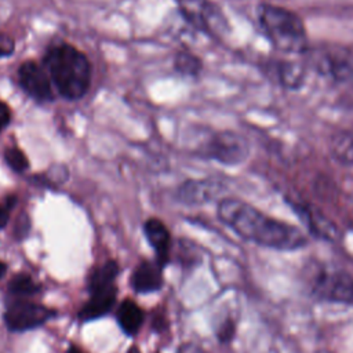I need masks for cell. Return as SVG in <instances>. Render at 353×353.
I'll list each match as a JSON object with an SVG mask.
<instances>
[{
	"label": "cell",
	"instance_id": "cell-9",
	"mask_svg": "<svg viewBox=\"0 0 353 353\" xmlns=\"http://www.w3.org/2000/svg\"><path fill=\"white\" fill-rule=\"evenodd\" d=\"M17 76L22 91L34 102L47 103L54 101V85L44 66L26 61L18 68Z\"/></svg>",
	"mask_w": 353,
	"mask_h": 353
},
{
	"label": "cell",
	"instance_id": "cell-24",
	"mask_svg": "<svg viewBox=\"0 0 353 353\" xmlns=\"http://www.w3.org/2000/svg\"><path fill=\"white\" fill-rule=\"evenodd\" d=\"M11 117H12V113L10 106L4 102H0V134L10 125Z\"/></svg>",
	"mask_w": 353,
	"mask_h": 353
},
{
	"label": "cell",
	"instance_id": "cell-4",
	"mask_svg": "<svg viewBox=\"0 0 353 353\" xmlns=\"http://www.w3.org/2000/svg\"><path fill=\"white\" fill-rule=\"evenodd\" d=\"M309 70L324 80L353 91V48L338 43L310 46L303 55Z\"/></svg>",
	"mask_w": 353,
	"mask_h": 353
},
{
	"label": "cell",
	"instance_id": "cell-3",
	"mask_svg": "<svg viewBox=\"0 0 353 353\" xmlns=\"http://www.w3.org/2000/svg\"><path fill=\"white\" fill-rule=\"evenodd\" d=\"M256 21L265 39L279 52L303 57L309 48V34L303 19L292 10L262 3L256 8Z\"/></svg>",
	"mask_w": 353,
	"mask_h": 353
},
{
	"label": "cell",
	"instance_id": "cell-5",
	"mask_svg": "<svg viewBox=\"0 0 353 353\" xmlns=\"http://www.w3.org/2000/svg\"><path fill=\"white\" fill-rule=\"evenodd\" d=\"M201 156L226 167L241 165L251 154L250 141L233 130L212 132L201 146Z\"/></svg>",
	"mask_w": 353,
	"mask_h": 353
},
{
	"label": "cell",
	"instance_id": "cell-8",
	"mask_svg": "<svg viewBox=\"0 0 353 353\" xmlns=\"http://www.w3.org/2000/svg\"><path fill=\"white\" fill-rule=\"evenodd\" d=\"M263 74L277 84L279 87L288 91L301 90L307 79V66L305 61L294 59H268L263 62Z\"/></svg>",
	"mask_w": 353,
	"mask_h": 353
},
{
	"label": "cell",
	"instance_id": "cell-19",
	"mask_svg": "<svg viewBox=\"0 0 353 353\" xmlns=\"http://www.w3.org/2000/svg\"><path fill=\"white\" fill-rule=\"evenodd\" d=\"M174 68L182 76L197 77L203 70V62L196 54L188 50H179L174 58Z\"/></svg>",
	"mask_w": 353,
	"mask_h": 353
},
{
	"label": "cell",
	"instance_id": "cell-16",
	"mask_svg": "<svg viewBox=\"0 0 353 353\" xmlns=\"http://www.w3.org/2000/svg\"><path fill=\"white\" fill-rule=\"evenodd\" d=\"M330 153L342 165H353V131L338 130L330 137Z\"/></svg>",
	"mask_w": 353,
	"mask_h": 353
},
{
	"label": "cell",
	"instance_id": "cell-6",
	"mask_svg": "<svg viewBox=\"0 0 353 353\" xmlns=\"http://www.w3.org/2000/svg\"><path fill=\"white\" fill-rule=\"evenodd\" d=\"M178 8L189 25L211 37L221 39L230 30L222 8L211 0H178Z\"/></svg>",
	"mask_w": 353,
	"mask_h": 353
},
{
	"label": "cell",
	"instance_id": "cell-10",
	"mask_svg": "<svg viewBox=\"0 0 353 353\" xmlns=\"http://www.w3.org/2000/svg\"><path fill=\"white\" fill-rule=\"evenodd\" d=\"M54 316V312L43 305L17 299L7 306L4 320L11 331H28L44 324Z\"/></svg>",
	"mask_w": 353,
	"mask_h": 353
},
{
	"label": "cell",
	"instance_id": "cell-21",
	"mask_svg": "<svg viewBox=\"0 0 353 353\" xmlns=\"http://www.w3.org/2000/svg\"><path fill=\"white\" fill-rule=\"evenodd\" d=\"M4 161L15 172H23L29 167V161L22 150L18 148H8L4 152Z\"/></svg>",
	"mask_w": 353,
	"mask_h": 353
},
{
	"label": "cell",
	"instance_id": "cell-13",
	"mask_svg": "<svg viewBox=\"0 0 353 353\" xmlns=\"http://www.w3.org/2000/svg\"><path fill=\"white\" fill-rule=\"evenodd\" d=\"M143 232L156 251L157 262L163 266L168 261V251H170V232L167 226L157 218H150L143 225Z\"/></svg>",
	"mask_w": 353,
	"mask_h": 353
},
{
	"label": "cell",
	"instance_id": "cell-20",
	"mask_svg": "<svg viewBox=\"0 0 353 353\" xmlns=\"http://www.w3.org/2000/svg\"><path fill=\"white\" fill-rule=\"evenodd\" d=\"M40 290L39 284L29 274L14 276L8 283V291L17 296H29Z\"/></svg>",
	"mask_w": 353,
	"mask_h": 353
},
{
	"label": "cell",
	"instance_id": "cell-15",
	"mask_svg": "<svg viewBox=\"0 0 353 353\" xmlns=\"http://www.w3.org/2000/svg\"><path fill=\"white\" fill-rule=\"evenodd\" d=\"M294 210L301 216L302 222L306 225L310 234L320 239H325V240H332L338 234L336 226L321 214L314 212L310 208L302 207L298 204H294Z\"/></svg>",
	"mask_w": 353,
	"mask_h": 353
},
{
	"label": "cell",
	"instance_id": "cell-25",
	"mask_svg": "<svg viewBox=\"0 0 353 353\" xmlns=\"http://www.w3.org/2000/svg\"><path fill=\"white\" fill-rule=\"evenodd\" d=\"M10 207L11 205H1L0 204V229H3L7 225V222H8Z\"/></svg>",
	"mask_w": 353,
	"mask_h": 353
},
{
	"label": "cell",
	"instance_id": "cell-7",
	"mask_svg": "<svg viewBox=\"0 0 353 353\" xmlns=\"http://www.w3.org/2000/svg\"><path fill=\"white\" fill-rule=\"evenodd\" d=\"M310 294L323 302L353 303V276L345 270L323 269L312 280Z\"/></svg>",
	"mask_w": 353,
	"mask_h": 353
},
{
	"label": "cell",
	"instance_id": "cell-12",
	"mask_svg": "<svg viewBox=\"0 0 353 353\" xmlns=\"http://www.w3.org/2000/svg\"><path fill=\"white\" fill-rule=\"evenodd\" d=\"M163 276H161V266L159 262H149L145 261L139 263L131 277V285L137 292H153L161 288Z\"/></svg>",
	"mask_w": 353,
	"mask_h": 353
},
{
	"label": "cell",
	"instance_id": "cell-28",
	"mask_svg": "<svg viewBox=\"0 0 353 353\" xmlns=\"http://www.w3.org/2000/svg\"><path fill=\"white\" fill-rule=\"evenodd\" d=\"M127 353H141V352H139V349H138V347L132 346V347H130V349H128V352H127Z\"/></svg>",
	"mask_w": 353,
	"mask_h": 353
},
{
	"label": "cell",
	"instance_id": "cell-1",
	"mask_svg": "<svg viewBox=\"0 0 353 353\" xmlns=\"http://www.w3.org/2000/svg\"><path fill=\"white\" fill-rule=\"evenodd\" d=\"M216 215L241 239L276 251H295L307 245V236L295 225L273 218L237 197L218 200Z\"/></svg>",
	"mask_w": 353,
	"mask_h": 353
},
{
	"label": "cell",
	"instance_id": "cell-22",
	"mask_svg": "<svg viewBox=\"0 0 353 353\" xmlns=\"http://www.w3.org/2000/svg\"><path fill=\"white\" fill-rule=\"evenodd\" d=\"M236 334V325H234V321L232 319H226L218 328L216 331V335H218V339L222 342V343H228L233 339Z\"/></svg>",
	"mask_w": 353,
	"mask_h": 353
},
{
	"label": "cell",
	"instance_id": "cell-23",
	"mask_svg": "<svg viewBox=\"0 0 353 353\" xmlns=\"http://www.w3.org/2000/svg\"><path fill=\"white\" fill-rule=\"evenodd\" d=\"M15 50V41L12 37L6 34L4 32H0V58H7L14 54Z\"/></svg>",
	"mask_w": 353,
	"mask_h": 353
},
{
	"label": "cell",
	"instance_id": "cell-11",
	"mask_svg": "<svg viewBox=\"0 0 353 353\" xmlns=\"http://www.w3.org/2000/svg\"><path fill=\"white\" fill-rule=\"evenodd\" d=\"M226 190V185L216 178L204 179H188L176 190V197L179 201L188 205H200L210 203L215 199H222L221 196Z\"/></svg>",
	"mask_w": 353,
	"mask_h": 353
},
{
	"label": "cell",
	"instance_id": "cell-14",
	"mask_svg": "<svg viewBox=\"0 0 353 353\" xmlns=\"http://www.w3.org/2000/svg\"><path fill=\"white\" fill-rule=\"evenodd\" d=\"M116 294H117V291H116L114 285L91 292V298L83 305V307L79 313V317L84 321L102 317L112 309V306L116 301Z\"/></svg>",
	"mask_w": 353,
	"mask_h": 353
},
{
	"label": "cell",
	"instance_id": "cell-18",
	"mask_svg": "<svg viewBox=\"0 0 353 353\" xmlns=\"http://www.w3.org/2000/svg\"><path fill=\"white\" fill-rule=\"evenodd\" d=\"M117 273H119V268H117V263L113 261H109L101 265L99 268L94 269L88 276V281H87L88 291L95 292V291L114 285L113 283Z\"/></svg>",
	"mask_w": 353,
	"mask_h": 353
},
{
	"label": "cell",
	"instance_id": "cell-2",
	"mask_svg": "<svg viewBox=\"0 0 353 353\" xmlns=\"http://www.w3.org/2000/svg\"><path fill=\"white\" fill-rule=\"evenodd\" d=\"M54 88L66 101H79L90 90L92 68L84 52L72 44L61 43L47 50L43 58Z\"/></svg>",
	"mask_w": 353,
	"mask_h": 353
},
{
	"label": "cell",
	"instance_id": "cell-26",
	"mask_svg": "<svg viewBox=\"0 0 353 353\" xmlns=\"http://www.w3.org/2000/svg\"><path fill=\"white\" fill-rule=\"evenodd\" d=\"M68 353H85L83 349H80L79 346L76 345H72L69 349H68Z\"/></svg>",
	"mask_w": 353,
	"mask_h": 353
},
{
	"label": "cell",
	"instance_id": "cell-27",
	"mask_svg": "<svg viewBox=\"0 0 353 353\" xmlns=\"http://www.w3.org/2000/svg\"><path fill=\"white\" fill-rule=\"evenodd\" d=\"M6 270H7V266H6V263L0 261V279L3 277V274L6 273Z\"/></svg>",
	"mask_w": 353,
	"mask_h": 353
},
{
	"label": "cell",
	"instance_id": "cell-17",
	"mask_svg": "<svg viewBox=\"0 0 353 353\" xmlns=\"http://www.w3.org/2000/svg\"><path fill=\"white\" fill-rule=\"evenodd\" d=\"M117 321L120 328L127 335H134L138 332L143 323V312L134 301L125 299L119 306Z\"/></svg>",
	"mask_w": 353,
	"mask_h": 353
}]
</instances>
